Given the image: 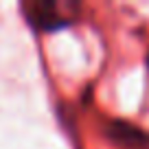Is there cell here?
I'll return each mask as SVG.
<instances>
[{
  "instance_id": "1",
  "label": "cell",
  "mask_w": 149,
  "mask_h": 149,
  "mask_svg": "<svg viewBox=\"0 0 149 149\" xmlns=\"http://www.w3.org/2000/svg\"><path fill=\"white\" fill-rule=\"evenodd\" d=\"M24 22L35 33H53L77 22V7L72 2H53V0H29L20 5Z\"/></svg>"
},
{
  "instance_id": "2",
  "label": "cell",
  "mask_w": 149,
  "mask_h": 149,
  "mask_svg": "<svg viewBox=\"0 0 149 149\" xmlns=\"http://www.w3.org/2000/svg\"><path fill=\"white\" fill-rule=\"evenodd\" d=\"M105 136L110 143L125 149H149V132L123 118H110L105 123Z\"/></svg>"
}]
</instances>
